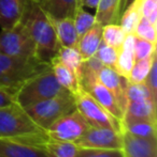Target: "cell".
I'll use <instances>...</instances> for the list:
<instances>
[{
	"label": "cell",
	"instance_id": "19",
	"mask_svg": "<svg viewBox=\"0 0 157 157\" xmlns=\"http://www.w3.org/2000/svg\"><path fill=\"white\" fill-rule=\"evenodd\" d=\"M50 66L52 68V72L54 74L56 80L65 90L69 91L70 93L74 94L80 90L82 87L79 78L76 76L73 72L70 70L68 66H66L63 62L58 60L55 57L50 63Z\"/></svg>",
	"mask_w": 157,
	"mask_h": 157
},
{
	"label": "cell",
	"instance_id": "25",
	"mask_svg": "<svg viewBox=\"0 0 157 157\" xmlns=\"http://www.w3.org/2000/svg\"><path fill=\"white\" fill-rule=\"evenodd\" d=\"M141 19V14L139 12V9L137 6L136 2H132L131 4L127 6L122 12L118 17L119 26L123 28L126 34H134L136 27Z\"/></svg>",
	"mask_w": 157,
	"mask_h": 157
},
{
	"label": "cell",
	"instance_id": "17",
	"mask_svg": "<svg viewBox=\"0 0 157 157\" xmlns=\"http://www.w3.org/2000/svg\"><path fill=\"white\" fill-rule=\"evenodd\" d=\"M101 32H102V26L96 23L88 31L79 37L76 47L84 61L88 60L96 55L97 49L102 42Z\"/></svg>",
	"mask_w": 157,
	"mask_h": 157
},
{
	"label": "cell",
	"instance_id": "33",
	"mask_svg": "<svg viewBox=\"0 0 157 157\" xmlns=\"http://www.w3.org/2000/svg\"><path fill=\"white\" fill-rule=\"evenodd\" d=\"M76 157H125L123 150L118 149H79Z\"/></svg>",
	"mask_w": 157,
	"mask_h": 157
},
{
	"label": "cell",
	"instance_id": "1",
	"mask_svg": "<svg viewBox=\"0 0 157 157\" xmlns=\"http://www.w3.org/2000/svg\"><path fill=\"white\" fill-rule=\"evenodd\" d=\"M21 21L34 42L36 58L41 62L50 64L59 48L50 17L40 8L39 3L27 0Z\"/></svg>",
	"mask_w": 157,
	"mask_h": 157
},
{
	"label": "cell",
	"instance_id": "15",
	"mask_svg": "<svg viewBox=\"0 0 157 157\" xmlns=\"http://www.w3.org/2000/svg\"><path fill=\"white\" fill-rule=\"evenodd\" d=\"M39 6L50 18L61 19L72 18L80 3L79 0H42Z\"/></svg>",
	"mask_w": 157,
	"mask_h": 157
},
{
	"label": "cell",
	"instance_id": "31",
	"mask_svg": "<svg viewBox=\"0 0 157 157\" xmlns=\"http://www.w3.org/2000/svg\"><path fill=\"white\" fill-rule=\"evenodd\" d=\"M141 17L157 25V0H134Z\"/></svg>",
	"mask_w": 157,
	"mask_h": 157
},
{
	"label": "cell",
	"instance_id": "16",
	"mask_svg": "<svg viewBox=\"0 0 157 157\" xmlns=\"http://www.w3.org/2000/svg\"><path fill=\"white\" fill-rule=\"evenodd\" d=\"M134 34H127L122 47L118 49V56L114 70L122 77L127 79L132 66L136 62L134 58Z\"/></svg>",
	"mask_w": 157,
	"mask_h": 157
},
{
	"label": "cell",
	"instance_id": "30",
	"mask_svg": "<svg viewBox=\"0 0 157 157\" xmlns=\"http://www.w3.org/2000/svg\"><path fill=\"white\" fill-rule=\"evenodd\" d=\"M95 56L100 60V62L105 66H110V67L114 68L116 60H118V49H116V48H114V47H111V46L107 45L105 43L101 42Z\"/></svg>",
	"mask_w": 157,
	"mask_h": 157
},
{
	"label": "cell",
	"instance_id": "29",
	"mask_svg": "<svg viewBox=\"0 0 157 157\" xmlns=\"http://www.w3.org/2000/svg\"><path fill=\"white\" fill-rule=\"evenodd\" d=\"M134 36L145 40L151 43H157V25H154L147 19L141 17L134 30Z\"/></svg>",
	"mask_w": 157,
	"mask_h": 157
},
{
	"label": "cell",
	"instance_id": "38",
	"mask_svg": "<svg viewBox=\"0 0 157 157\" xmlns=\"http://www.w3.org/2000/svg\"><path fill=\"white\" fill-rule=\"evenodd\" d=\"M31 1H34V2H37V3H40V2H41L42 0H31Z\"/></svg>",
	"mask_w": 157,
	"mask_h": 157
},
{
	"label": "cell",
	"instance_id": "23",
	"mask_svg": "<svg viewBox=\"0 0 157 157\" xmlns=\"http://www.w3.org/2000/svg\"><path fill=\"white\" fill-rule=\"evenodd\" d=\"M122 132L141 138L156 139V122L145 120L122 122Z\"/></svg>",
	"mask_w": 157,
	"mask_h": 157
},
{
	"label": "cell",
	"instance_id": "34",
	"mask_svg": "<svg viewBox=\"0 0 157 157\" xmlns=\"http://www.w3.org/2000/svg\"><path fill=\"white\" fill-rule=\"evenodd\" d=\"M144 83L147 86L149 90L151 91L152 96L154 97V99H156L157 97V59L154 60L152 67L150 70V73L147 75V79H145Z\"/></svg>",
	"mask_w": 157,
	"mask_h": 157
},
{
	"label": "cell",
	"instance_id": "13",
	"mask_svg": "<svg viewBox=\"0 0 157 157\" xmlns=\"http://www.w3.org/2000/svg\"><path fill=\"white\" fill-rule=\"evenodd\" d=\"M27 0H0V28L10 29L21 21Z\"/></svg>",
	"mask_w": 157,
	"mask_h": 157
},
{
	"label": "cell",
	"instance_id": "18",
	"mask_svg": "<svg viewBox=\"0 0 157 157\" xmlns=\"http://www.w3.org/2000/svg\"><path fill=\"white\" fill-rule=\"evenodd\" d=\"M50 19L55 30V34H56L59 46H61V47L76 46L79 36L78 33H76V27H74L73 18L67 17V18L61 19Z\"/></svg>",
	"mask_w": 157,
	"mask_h": 157
},
{
	"label": "cell",
	"instance_id": "24",
	"mask_svg": "<svg viewBox=\"0 0 157 157\" xmlns=\"http://www.w3.org/2000/svg\"><path fill=\"white\" fill-rule=\"evenodd\" d=\"M126 35L127 34L118 23H111L102 26V32H101L102 42L116 49L122 47Z\"/></svg>",
	"mask_w": 157,
	"mask_h": 157
},
{
	"label": "cell",
	"instance_id": "9",
	"mask_svg": "<svg viewBox=\"0 0 157 157\" xmlns=\"http://www.w3.org/2000/svg\"><path fill=\"white\" fill-rule=\"evenodd\" d=\"M80 149H118L122 150V132L109 127L89 126L84 135L76 141Z\"/></svg>",
	"mask_w": 157,
	"mask_h": 157
},
{
	"label": "cell",
	"instance_id": "6",
	"mask_svg": "<svg viewBox=\"0 0 157 157\" xmlns=\"http://www.w3.org/2000/svg\"><path fill=\"white\" fill-rule=\"evenodd\" d=\"M76 109L89 126L109 127L122 132V122L108 112L85 89L80 88L73 94Z\"/></svg>",
	"mask_w": 157,
	"mask_h": 157
},
{
	"label": "cell",
	"instance_id": "21",
	"mask_svg": "<svg viewBox=\"0 0 157 157\" xmlns=\"http://www.w3.org/2000/svg\"><path fill=\"white\" fill-rule=\"evenodd\" d=\"M121 0H100L96 9V23L101 26L118 23Z\"/></svg>",
	"mask_w": 157,
	"mask_h": 157
},
{
	"label": "cell",
	"instance_id": "32",
	"mask_svg": "<svg viewBox=\"0 0 157 157\" xmlns=\"http://www.w3.org/2000/svg\"><path fill=\"white\" fill-rule=\"evenodd\" d=\"M154 55H156V44L136 37V40H134V58H136V61L145 58H151Z\"/></svg>",
	"mask_w": 157,
	"mask_h": 157
},
{
	"label": "cell",
	"instance_id": "3",
	"mask_svg": "<svg viewBox=\"0 0 157 157\" xmlns=\"http://www.w3.org/2000/svg\"><path fill=\"white\" fill-rule=\"evenodd\" d=\"M48 66L50 64L41 62L36 57L23 58L0 54V87L15 92L22 83Z\"/></svg>",
	"mask_w": 157,
	"mask_h": 157
},
{
	"label": "cell",
	"instance_id": "14",
	"mask_svg": "<svg viewBox=\"0 0 157 157\" xmlns=\"http://www.w3.org/2000/svg\"><path fill=\"white\" fill-rule=\"evenodd\" d=\"M153 121L156 122V101L147 99L141 101H128L122 122L128 121Z\"/></svg>",
	"mask_w": 157,
	"mask_h": 157
},
{
	"label": "cell",
	"instance_id": "4",
	"mask_svg": "<svg viewBox=\"0 0 157 157\" xmlns=\"http://www.w3.org/2000/svg\"><path fill=\"white\" fill-rule=\"evenodd\" d=\"M74 109L76 104L73 94L64 90L55 96L24 108V111L39 128L45 130L57 119Z\"/></svg>",
	"mask_w": 157,
	"mask_h": 157
},
{
	"label": "cell",
	"instance_id": "26",
	"mask_svg": "<svg viewBox=\"0 0 157 157\" xmlns=\"http://www.w3.org/2000/svg\"><path fill=\"white\" fill-rule=\"evenodd\" d=\"M156 57H157L156 55H154L151 58L137 60L136 62H134V66H132L131 71H130V73H129V76H128V78H127L128 82H131V83L144 82L147 75H149V73H150V70H151V67H152V64H153L154 60L157 59Z\"/></svg>",
	"mask_w": 157,
	"mask_h": 157
},
{
	"label": "cell",
	"instance_id": "36",
	"mask_svg": "<svg viewBox=\"0 0 157 157\" xmlns=\"http://www.w3.org/2000/svg\"><path fill=\"white\" fill-rule=\"evenodd\" d=\"M100 0H80V6L83 8H88V9H94L96 10L98 3Z\"/></svg>",
	"mask_w": 157,
	"mask_h": 157
},
{
	"label": "cell",
	"instance_id": "10",
	"mask_svg": "<svg viewBox=\"0 0 157 157\" xmlns=\"http://www.w3.org/2000/svg\"><path fill=\"white\" fill-rule=\"evenodd\" d=\"M43 139L0 138V157H48Z\"/></svg>",
	"mask_w": 157,
	"mask_h": 157
},
{
	"label": "cell",
	"instance_id": "28",
	"mask_svg": "<svg viewBox=\"0 0 157 157\" xmlns=\"http://www.w3.org/2000/svg\"><path fill=\"white\" fill-rule=\"evenodd\" d=\"M126 97H127V103L128 101H147V99H153V101H156V99H154V97L152 96L151 91L144 82H128L127 88H126Z\"/></svg>",
	"mask_w": 157,
	"mask_h": 157
},
{
	"label": "cell",
	"instance_id": "8",
	"mask_svg": "<svg viewBox=\"0 0 157 157\" xmlns=\"http://www.w3.org/2000/svg\"><path fill=\"white\" fill-rule=\"evenodd\" d=\"M89 125L76 109L57 119L45 132L46 138L53 140L76 142L88 129Z\"/></svg>",
	"mask_w": 157,
	"mask_h": 157
},
{
	"label": "cell",
	"instance_id": "5",
	"mask_svg": "<svg viewBox=\"0 0 157 157\" xmlns=\"http://www.w3.org/2000/svg\"><path fill=\"white\" fill-rule=\"evenodd\" d=\"M0 138H46L45 132L35 124L23 108L14 105L0 108Z\"/></svg>",
	"mask_w": 157,
	"mask_h": 157
},
{
	"label": "cell",
	"instance_id": "2",
	"mask_svg": "<svg viewBox=\"0 0 157 157\" xmlns=\"http://www.w3.org/2000/svg\"><path fill=\"white\" fill-rule=\"evenodd\" d=\"M64 90L55 78L51 66H48L17 88L14 92V103L24 109L35 103L55 96Z\"/></svg>",
	"mask_w": 157,
	"mask_h": 157
},
{
	"label": "cell",
	"instance_id": "39",
	"mask_svg": "<svg viewBox=\"0 0 157 157\" xmlns=\"http://www.w3.org/2000/svg\"><path fill=\"white\" fill-rule=\"evenodd\" d=\"M79 3H80V0H79Z\"/></svg>",
	"mask_w": 157,
	"mask_h": 157
},
{
	"label": "cell",
	"instance_id": "22",
	"mask_svg": "<svg viewBox=\"0 0 157 157\" xmlns=\"http://www.w3.org/2000/svg\"><path fill=\"white\" fill-rule=\"evenodd\" d=\"M56 58L66 66H68L76 74V76L78 77L80 82H81L82 67H83L84 60L80 54L78 47L76 46H73V47H61V46H59L56 54Z\"/></svg>",
	"mask_w": 157,
	"mask_h": 157
},
{
	"label": "cell",
	"instance_id": "12",
	"mask_svg": "<svg viewBox=\"0 0 157 157\" xmlns=\"http://www.w3.org/2000/svg\"><path fill=\"white\" fill-rule=\"evenodd\" d=\"M123 150L125 157H156V139L141 138L122 132Z\"/></svg>",
	"mask_w": 157,
	"mask_h": 157
},
{
	"label": "cell",
	"instance_id": "7",
	"mask_svg": "<svg viewBox=\"0 0 157 157\" xmlns=\"http://www.w3.org/2000/svg\"><path fill=\"white\" fill-rule=\"evenodd\" d=\"M0 54L12 57H36L35 45L23 21L0 32Z\"/></svg>",
	"mask_w": 157,
	"mask_h": 157
},
{
	"label": "cell",
	"instance_id": "27",
	"mask_svg": "<svg viewBox=\"0 0 157 157\" xmlns=\"http://www.w3.org/2000/svg\"><path fill=\"white\" fill-rule=\"evenodd\" d=\"M73 23L74 27H76V33H78V36L80 37L81 35H83L86 31L90 29L93 26L96 24V18H95V15L90 14L89 12L84 10L83 6H78L76 13L73 15Z\"/></svg>",
	"mask_w": 157,
	"mask_h": 157
},
{
	"label": "cell",
	"instance_id": "20",
	"mask_svg": "<svg viewBox=\"0 0 157 157\" xmlns=\"http://www.w3.org/2000/svg\"><path fill=\"white\" fill-rule=\"evenodd\" d=\"M42 147L48 157H76L80 149L76 142L53 140L48 138L42 142Z\"/></svg>",
	"mask_w": 157,
	"mask_h": 157
},
{
	"label": "cell",
	"instance_id": "37",
	"mask_svg": "<svg viewBox=\"0 0 157 157\" xmlns=\"http://www.w3.org/2000/svg\"><path fill=\"white\" fill-rule=\"evenodd\" d=\"M134 1V0H121V6H119V15H121L122 12H123V11L125 10L129 4H131Z\"/></svg>",
	"mask_w": 157,
	"mask_h": 157
},
{
	"label": "cell",
	"instance_id": "35",
	"mask_svg": "<svg viewBox=\"0 0 157 157\" xmlns=\"http://www.w3.org/2000/svg\"><path fill=\"white\" fill-rule=\"evenodd\" d=\"M14 91L0 87V108L14 105Z\"/></svg>",
	"mask_w": 157,
	"mask_h": 157
},
{
	"label": "cell",
	"instance_id": "11",
	"mask_svg": "<svg viewBox=\"0 0 157 157\" xmlns=\"http://www.w3.org/2000/svg\"><path fill=\"white\" fill-rule=\"evenodd\" d=\"M97 79L111 91L121 109L123 110V112L125 111V108L127 106V97H126V88L128 85L127 79L122 77L113 67L110 66H103L97 73Z\"/></svg>",
	"mask_w": 157,
	"mask_h": 157
}]
</instances>
